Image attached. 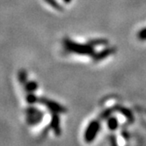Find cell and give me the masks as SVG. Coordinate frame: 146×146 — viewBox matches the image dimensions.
Here are the masks:
<instances>
[{"mask_svg": "<svg viewBox=\"0 0 146 146\" xmlns=\"http://www.w3.org/2000/svg\"><path fill=\"white\" fill-rule=\"evenodd\" d=\"M64 48L70 52V53H75L78 55L83 56H92L95 53L94 48L90 44H82L78 42H75V41L71 40L70 39H64Z\"/></svg>", "mask_w": 146, "mask_h": 146, "instance_id": "cell-1", "label": "cell"}, {"mask_svg": "<svg viewBox=\"0 0 146 146\" xmlns=\"http://www.w3.org/2000/svg\"><path fill=\"white\" fill-rule=\"evenodd\" d=\"M27 121L31 126H35L42 121L44 113L35 107H29L26 109Z\"/></svg>", "mask_w": 146, "mask_h": 146, "instance_id": "cell-2", "label": "cell"}, {"mask_svg": "<svg viewBox=\"0 0 146 146\" xmlns=\"http://www.w3.org/2000/svg\"><path fill=\"white\" fill-rule=\"evenodd\" d=\"M100 129V122L99 120H93L92 121L89 125L87 126L85 134H84V138L86 143H92L95 137L98 135Z\"/></svg>", "mask_w": 146, "mask_h": 146, "instance_id": "cell-3", "label": "cell"}, {"mask_svg": "<svg viewBox=\"0 0 146 146\" xmlns=\"http://www.w3.org/2000/svg\"><path fill=\"white\" fill-rule=\"evenodd\" d=\"M38 102L41 105L45 106L50 112L52 113H65L67 112V109L66 108H64V106L60 105L59 103L52 100H49V99H47L45 97H41V98H39V100Z\"/></svg>", "mask_w": 146, "mask_h": 146, "instance_id": "cell-4", "label": "cell"}, {"mask_svg": "<svg viewBox=\"0 0 146 146\" xmlns=\"http://www.w3.org/2000/svg\"><path fill=\"white\" fill-rule=\"evenodd\" d=\"M116 52V48L115 47H110V48H106L102 49L101 51L98 52V53H94L92 57V61L94 62H98L101 60L106 59L107 57L113 55Z\"/></svg>", "mask_w": 146, "mask_h": 146, "instance_id": "cell-5", "label": "cell"}, {"mask_svg": "<svg viewBox=\"0 0 146 146\" xmlns=\"http://www.w3.org/2000/svg\"><path fill=\"white\" fill-rule=\"evenodd\" d=\"M49 128L54 131L56 135H60L62 134V129L60 127V118L57 113H52Z\"/></svg>", "mask_w": 146, "mask_h": 146, "instance_id": "cell-6", "label": "cell"}, {"mask_svg": "<svg viewBox=\"0 0 146 146\" xmlns=\"http://www.w3.org/2000/svg\"><path fill=\"white\" fill-rule=\"evenodd\" d=\"M114 111H116V112H119L121 114H122V115L126 118L127 121L129 123H132L134 122L135 121V117H134V114L133 113L127 108H124L122 106H120V105H117L113 108Z\"/></svg>", "mask_w": 146, "mask_h": 146, "instance_id": "cell-7", "label": "cell"}, {"mask_svg": "<svg viewBox=\"0 0 146 146\" xmlns=\"http://www.w3.org/2000/svg\"><path fill=\"white\" fill-rule=\"evenodd\" d=\"M107 125H108V128L110 130L114 131V130H116L118 129V127H119V121H118L116 117L109 116L107 119Z\"/></svg>", "mask_w": 146, "mask_h": 146, "instance_id": "cell-8", "label": "cell"}, {"mask_svg": "<svg viewBox=\"0 0 146 146\" xmlns=\"http://www.w3.org/2000/svg\"><path fill=\"white\" fill-rule=\"evenodd\" d=\"M88 44H90L93 48L96 46H107L108 45V40L107 39H103V38L92 39L88 41Z\"/></svg>", "mask_w": 146, "mask_h": 146, "instance_id": "cell-9", "label": "cell"}, {"mask_svg": "<svg viewBox=\"0 0 146 146\" xmlns=\"http://www.w3.org/2000/svg\"><path fill=\"white\" fill-rule=\"evenodd\" d=\"M25 90L28 92H34L38 88V84L36 81H27L24 84Z\"/></svg>", "mask_w": 146, "mask_h": 146, "instance_id": "cell-10", "label": "cell"}, {"mask_svg": "<svg viewBox=\"0 0 146 146\" xmlns=\"http://www.w3.org/2000/svg\"><path fill=\"white\" fill-rule=\"evenodd\" d=\"M18 79H19L20 84L24 85L25 83L27 81V70H19V72L18 73Z\"/></svg>", "mask_w": 146, "mask_h": 146, "instance_id": "cell-11", "label": "cell"}, {"mask_svg": "<svg viewBox=\"0 0 146 146\" xmlns=\"http://www.w3.org/2000/svg\"><path fill=\"white\" fill-rule=\"evenodd\" d=\"M44 1L48 3L51 7L57 10V11H64V8H62V6L56 1V0H44Z\"/></svg>", "mask_w": 146, "mask_h": 146, "instance_id": "cell-12", "label": "cell"}, {"mask_svg": "<svg viewBox=\"0 0 146 146\" xmlns=\"http://www.w3.org/2000/svg\"><path fill=\"white\" fill-rule=\"evenodd\" d=\"M114 112V109L113 108H108L106 109L105 111H103L100 114V116L99 118L100 120H107L109 116H111V114Z\"/></svg>", "mask_w": 146, "mask_h": 146, "instance_id": "cell-13", "label": "cell"}, {"mask_svg": "<svg viewBox=\"0 0 146 146\" xmlns=\"http://www.w3.org/2000/svg\"><path fill=\"white\" fill-rule=\"evenodd\" d=\"M26 100H27V103H29V104H35L36 102H38L39 98L35 94H34L33 92H28Z\"/></svg>", "mask_w": 146, "mask_h": 146, "instance_id": "cell-14", "label": "cell"}, {"mask_svg": "<svg viewBox=\"0 0 146 146\" xmlns=\"http://www.w3.org/2000/svg\"><path fill=\"white\" fill-rule=\"evenodd\" d=\"M137 38L141 40H146V27L139 31L137 34Z\"/></svg>", "mask_w": 146, "mask_h": 146, "instance_id": "cell-15", "label": "cell"}, {"mask_svg": "<svg viewBox=\"0 0 146 146\" xmlns=\"http://www.w3.org/2000/svg\"><path fill=\"white\" fill-rule=\"evenodd\" d=\"M64 3H66V4H69V3H70L71 2V0H62Z\"/></svg>", "mask_w": 146, "mask_h": 146, "instance_id": "cell-16", "label": "cell"}]
</instances>
